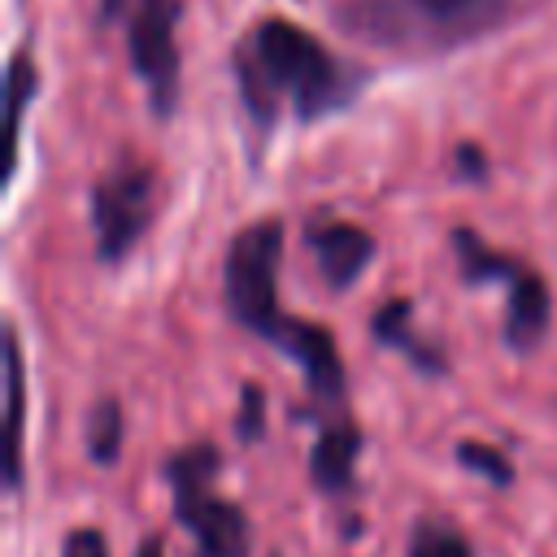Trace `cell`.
I'll use <instances>...</instances> for the list:
<instances>
[{
    "mask_svg": "<svg viewBox=\"0 0 557 557\" xmlns=\"http://www.w3.org/2000/svg\"><path fill=\"white\" fill-rule=\"evenodd\" d=\"M235 74L257 126H270L287 104L300 122H318L352 100V70H344L305 26L265 17L248 44L235 48Z\"/></svg>",
    "mask_w": 557,
    "mask_h": 557,
    "instance_id": "2",
    "label": "cell"
},
{
    "mask_svg": "<svg viewBox=\"0 0 557 557\" xmlns=\"http://www.w3.org/2000/svg\"><path fill=\"white\" fill-rule=\"evenodd\" d=\"M274 557H278V553H274Z\"/></svg>",
    "mask_w": 557,
    "mask_h": 557,
    "instance_id": "21",
    "label": "cell"
},
{
    "mask_svg": "<svg viewBox=\"0 0 557 557\" xmlns=\"http://www.w3.org/2000/svg\"><path fill=\"white\" fill-rule=\"evenodd\" d=\"M218 474H222V453L209 440L183 444L161 461L174 522L191 535L196 557H248L252 553L248 513L218 492Z\"/></svg>",
    "mask_w": 557,
    "mask_h": 557,
    "instance_id": "3",
    "label": "cell"
},
{
    "mask_svg": "<svg viewBox=\"0 0 557 557\" xmlns=\"http://www.w3.org/2000/svg\"><path fill=\"white\" fill-rule=\"evenodd\" d=\"M122 4H126V0H100V13H104V17H117Z\"/></svg>",
    "mask_w": 557,
    "mask_h": 557,
    "instance_id": "20",
    "label": "cell"
},
{
    "mask_svg": "<svg viewBox=\"0 0 557 557\" xmlns=\"http://www.w3.org/2000/svg\"><path fill=\"white\" fill-rule=\"evenodd\" d=\"M265 387L261 383H239V409H235V440L244 448L265 440Z\"/></svg>",
    "mask_w": 557,
    "mask_h": 557,
    "instance_id": "14",
    "label": "cell"
},
{
    "mask_svg": "<svg viewBox=\"0 0 557 557\" xmlns=\"http://www.w3.org/2000/svg\"><path fill=\"white\" fill-rule=\"evenodd\" d=\"M178 0H139L131 17V65L148 87L157 117H170L178 104Z\"/></svg>",
    "mask_w": 557,
    "mask_h": 557,
    "instance_id": "6",
    "label": "cell"
},
{
    "mask_svg": "<svg viewBox=\"0 0 557 557\" xmlns=\"http://www.w3.org/2000/svg\"><path fill=\"white\" fill-rule=\"evenodd\" d=\"M61 557H109V535L100 527H74L61 535Z\"/></svg>",
    "mask_w": 557,
    "mask_h": 557,
    "instance_id": "16",
    "label": "cell"
},
{
    "mask_svg": "<svg viewBox=\"0 0 557 557\" xmlns=\"http://www.w3.org/2000/svg\"><path fill=\"white\" fill-rule=\"evenodd\" d=\"M157 218V170L148 161H122L91 187L96 261L122 265Z\"/></svg>",
    "mask_w": 557,
    "mask_h": 557,
    "instance_id": "5",
    "label": "cell"
},
{
    "mask_svg": "<svg viewBox=\"0 0 557 557\" xmlns=\"http://www.w3.org/2000/svg\"><path fill=\"white\" fill-rule=\"evenodd\" d=\"M453 457H457V466H461L466 474H479V479H487V483L500 487V492L513 487V479H518L513 461H509L496 444H483V440H457Z\"/></svg>",
    "mask_w": 557,
    "mask_h": 557,
    "instance_id": "13",
    "label": "cell"
},
{
    "mask_svg": "<svg viewBox=\"0 0 557 557\" xmlns=\"http://www.w3.org/2000/svg\"><path fill=\"white\" fill-rule=\"evenodd\" d=\"M35 96V65L26 52H13L9 61V126H13V148H17V131H22V109Z\"/></svg>",
    "mask_w": 557,
    "mask_h": 557,
    "instance_id": "15",
    "label": "cell"
},
{
    "mask_svg": "<svg viewBox=\"0 0 557 557\" xmlns=\"http://www.w3.org/2000/svg\"><path fill=\"white\" fill-rule=\"evenodd\" d=\"M457 170H461L466 178H483V174H487V157H483L474 144H461V148H457Z\"/></svg>",
    "mask_w": 557,
    "mask_h": 557,
    "instance_id": "18",
    "label": "cell"
},
{
    "mask_svg": "<svg viewBox=\"0 0 557 557\" xmlns=\"http://www.w3.org/2000/svg\"><path fill=\"white\" fill-rule=\"evenodd\" d=\"M426 13H435V17H466V13H483V9H492L496 0H418Z\"/></svg>",
    "mask_w": 557,
    "mask_h": 557,
    "instance_id": "17",
    "label": "cell"
},
{
    "mask_svg": "<svg viewBox=\"0 0 557 557\" xmlns=\"http://www.w3.org/2000/svg\"><path fill=\"white\" fill-rule=\"evenodd\" d=\"M278 265H283V218H257L244 231H235L222 261V305L235 326H244L248 335L265 339L274 352L296 361L305 392L313 400V418L352 413L339 344L322 322H305L283 309Z\"/></svg>",
    "mask_w": 557,
    "mask_h": 557,
    "instance_id": "1",
    "label": "cell"
},
{
    "mask_svg": "<svg viewBox=\"0 0 557 557\" xmlns=\"http://www.w3.org/2000/svg\"><path fill=\"white\" fill-rule=\"evenodd\" d=\"M305 244H309V252H313V261H318V270H322L331 292H348L370 270V261L379 252V244H374V235L366 226L344 222V218H326V213L309 218Z\"/></svg>",
    "mask_w": 557,
    "mask_h": 557,
    "instance_id": "7",
    "label": "cell"
},
{
    "mask_svg": "<svg viewBox=\"0 0 557 557\" xmlns=\"http://www.w3.org/2000/svg\"><path fill=\"white\" fill-rule=\"evenodd\" d=\"M370 339L387 352H400L409 361V370H418L422 379H444L453 366H448V352L440 348V339L422 335L413 326V300L409 296H387L374 313H370Z\"/></svg>",
    "mask_w": 557,
    "mask_h": 557,
    "instance_id": "9",
    "label": "cell"
},
{
    "mask_svg": "<svg viewBox=\"0 0 557 557\" xmlns=\"http://www.w3.org/2000/svg\"><path fill=\"white\" fill-rule=\"evenodd\" d=\"M83 440H87V453H91L96 466H113L117 461L122 440H126V422H122V400L113 392L91 400L87 422H83Z\"/></svg>",
    "mask_w": 557,
    "mask_h": 557,
    "instance_id": "11",
    "label": "cell"
},
{
    "mask_svg": "<svg viewBox=\"0 0 557 557\" xmlns=\"http://www.w3.org/2000/svg\"><path fill=\"white\" fill-rule=\"evenodd\" d=\"M448 244H453L457 270L470 287H483V283L505 287V344H509V352L531 357L553 331V292H548L544 274L531 261L492 248L470 226H453Z\"/></svg>",
    "mask_w": 557,
    "mask_h": 557,
    "instance_id": "4",
    "label": "cell"
},
{
    "mask_svg": "<svg viewBox=\"0 0 557 557\" xmlns=\"http://www.w3.org/2000/svg\"><path fill=\"white\" fill-rule=\"evenodd\" d=\"M361 448H366V435L357 426L352 413H339V418H318V431H313V444H309V479L322 496H352L361 483H357V461H361Z\"/></svg>",
    "mask_w": 557,
    "mask_h": 557,
    "instance_id": "8",
    "label": "cell"
},
{
    "mask_svg": "<svg viewBox=\"0 0 557 557\" xmlns=\"http://www.w3.org/2000/svg\"><path fill=\"white\" fill-rule=\"evenodd\" d=\"M405 557H474V548L453 518H418L409 527Z\"/></svg>",
    "mask_w": 557,
    "mask_h": 557,
    "instance_id": "12",
    "label": "cell"
},
{
    "mask_svg": "<svg viewBox=\"0 0 557 557\" xmlns=\"http://www.w3.org/2000/svg\"><path fill=\"white\" fill-rule=\"evenodd\" d=\"M135 557H165V540L157 531H148L139 544H135Z\"/></svg>",
    "mask_w": 557,
    "mask_h": 557,
    "instance_id": "19",
    "label": "cell"
},
{
    "mask_svg": "<svg viewBox=\"0 0 557 557\" xmlns=\"http://www.w3.org/2000/svg\"><path fill=\"white\" fill-rule=\"evenodd\" d=\"M4 418H9V453H4V487L9 496L22 492L26 466H22V431H26V361H22V339L17 326L4 322Z\"/></svg>",
    "mask_w": 557,
    "mask_h": 557,
    "instance_id": "10",
    "label": "cell"
}]
</instances>
